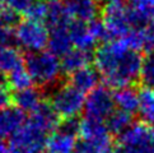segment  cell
I'll use <instances>...</instances> for the list:
<instances>
[{"mask_svg":"<svg viewBox=\"0 0 154 153\" xmlns=\"http://www.w3.org/2000/svg\"><path fill=\"white\" fill-rule=\"evenodd\" d=\"M143 56L133 50L124 40H115L103 43L94 54L97 73L108 87L124 88L130 87L140 78Z\"/></svg>","mask_w":154,"mask_h":153,"instance_id":"1","label":"cell"},{"mask_svg":"<svg viewBox=\"0 0 154 153\" xmlns=\"http://www.w3.org/2000/svg\"><path fill=\"white\" fill-rule=\"evenodd\" d=\"M24 67L33 83L42 88H48L57 83L61 75V63L51 51L31 52L24 59Z\"/></svg>","mask_w":154,"mask_h":153,"instance_id":"2","label":"cell"},{"mask_svg":"<svg viewBox=\"0 0 154 153\" xmlns=\"http://www.w3.org/2000/svg\"><path fill=\"white\" fill-rule=\"evenodd\" d=\"M102 23L104 26L106 38L111 41L121 40L135 30L131 10L128 5L120 2L107 3L102 10Z\"/></svg>","mask_w":154,"mask_h":153,"instance_id":"3","label":"cell"},{"mask_svg":"<svg viewBox=\"0 0 154 153\" xmlns=\"http://www.w3.org/2000/svg\"><path fill=\"white\" fill-rule=\"evenodd\" d=\"M113 153H154V126L144 121L134 123L119 135Z\"/></svg>","mask_w":154,"mask_h":153,"instance_id":"4","label":"cell"},{"mask_svg":"<svg viewBox=\"0 0 154 153\" xmlns=\"http://www.w3.org/2000/svg\"><path fill=\"white\" fill-rule=\"evenodd\" d=\"M50 134L28 119L9 139V153H41Z\"/></svg>","mask_w":154,"mask_h":153,"instance_id":"5","label":"cell"},{"mask_svg":"<svg viewBox=\"0 0 154 153\" xmlns=\"http://www.w3.org/2000/svg\"><path fill=\"white\" fill-rule=\"evenodd\" d=\"M50 101V106L57 115V117L69 120L75 119L84 110L85 97L84 93H82L80 91L68 83L55 89L51 95Z\"/></svg>","mask_w":154,"mask_h":153,"instance_id":"6","label":"cell"},{"mask_svg":"<svg viewBox=\"0 0 154 153\" xmlns=\"http://www.w3.org/2000/svg\"><path fill=\"white\" fill-rule=\"evenodd\" d=\"M14 38L18 45L31 52L42 51L48 45V30L45 23L26 18L17 23Z\"/></svg>","mask_w":154,"mask_h":153,"instance_id":"7","label":"cell"},{"mask_svg":"<svg viewBox=\"0 0 154 153\" xmlns=\"http://www.w3.org/2000/svg\"><path fill=\"white\" fill-rule=\"evenodd\" d=\"M69 31L73 46L84 51H91L98 41L102 38H106L102 19L100 20L98 18L91 22L71 20Z\"/></svg>","mask_w":154,"mask_h":153,"instance_id":"8","label":"cell"},{"mask_svg":"<svg viewBox=\"0 0 154 153\" xmlns=\"http://www.w3.org/2000/svg\"><path fill=\"white\" fill-rule=\"evenodd\" d=\"M115 106L116 105H115L112 92L106 86H98L92 92H89V95L85 98V119L106 124V120L115 111Z\"/></svg>","mask_w":154,"mask_h":153,"instance_id":"9","label":"cell"},{"mask_svg":"<svg viewBox=\"0 0 154 153\" xmlns=\"http://www.w3.org/2000/svg\"><path fill=\"white\" fill-rule=\"evenodd\" d=\"M79 133V121L76 119L63 120L59 130L47 138L46 149L48 153H75L76 134Z\"/></svg>","mask_w":154,"mask_h":153,"instance_id":"10","label":"cell"},{"mask_svg":"<svg viewBox=\"0 0 154 153\" xmlns=\"http://www.w3.org/2000/svg\"><path fill=\"white\" fill-rule=\"evenodd\" d=\"M26 115L15 106L0 108V138H10L24 125Z\"/></svg>","mask_w":154,"mask_h":153,"instance_id":"11","label":"cell"},{"mask_svg":"<svg viewBox=\"0 0 154 153\" xmlns=\"http://www.w3.org/2000/svg\"><path fill=\"white\" fill-rule=\"evenodd\" d=\"M69 26L70 23L47 28L48 30V47H50V51L55 54L56 56H64L73 47Z\"/></svg>","mask_w":154,"mask_h":153,"instance_id":"12","label":"cell"},{"mask_svg":"<svg viewBox=\"0 0 154 153\" xmlns=\"http://www.w3.org/2000/svg\"><path fill=\"white\" fill-rule=\"evenodd\" d=\"M65 5L71 20L91 22L97 19L100 13V4L97 0H69Z\"/></svg>","mask_w":154,"mask_h":153,"instance_id":"13","label":"cell"},{"mask_svg":"<svg viewBox=\"0 0 154 153\" xmlns=\"http://www.w3.org/2000/svg\"><path fill=\"white\" fill-rule=\"evenodd\" d=\"M135 28H143L154 20V0H126Z\"/></svg>","mask_w":154,"mask_h":153,"instance_id":"14","label":"cell"},{"mask_svg":"<svg viewBox=\"0 0 154 153\" xmlns=\"http://www.w3.org/2000/svg\"><path fill=\"white\" fill-rule=\"evenodd\" d=\"M13 103L15 105V107H18L24 114H32L37 108H40L45 102L42 101V92L31 87V88H27L24 91L15 92L13 95Z\"/></svg>","mask_w":154,"mask_h":153,"instance_id":"15","label":"cell"},{"mask_svg":"<svg viewBox=\"0 0 154 153\" xmlns=\"http://www.w3.org/2000/svg\"><path fill=\"white\" fill-rule=\"evenodd\" d=\"M22 68H24V58L18 48L13 46L0 48V74L9 76Z\"/></svg>","mask_w":154,"mask_h":153,"instance_id":"16","label":"cell"},{"mask_svg":"<svg viewBox=\"0 0 154 153\" xmlns=\"http://www.w3.org/2000/svg\"><path fill=\"white\" fill-rule=\"evenodd\" d=\"M98 79H100V75H98L97 70L87 67L73 74H70L69 83L74 88H76L82 93L85 95V93L92 92L96 87H98Z\"/></svg>","mask_w":154,"mask_h":153,"instance_id":"17","label":"cell"},{"mask_svg":"<svg viewBox=\"0 0 154 153\" xmlns=\"http://www.w3.org/2000/svg\"><path fill=\"white\" fill-rule=\"evenodd\" d=\"M91 54L89 51L79 50V48H71L69 52H66L61 59V69L64 73L73 74L78 70L89 67L91 63Z\"/></svg>","mask_w":154,"mask_h":153,"instance_id":"18","label":"cell"},{"mask_svg":"<svg viewBox=\"0 0 154 153\" xmlns=\"http://www.w3.org/2000/svg\"><path fill=\"white\" fill-rule=\"evenodd\" d=\"M113 100L119 110H122L130 115L135 114L139 108V92L133 87L119 88L113 93Z\"/></svg>","mask_w":154,"mask_h":153,"instance_id":"19","label":"cell"},{"mask_svg":"<svg viewBox=\"0 0 154 153\" xmlns=\"http://www.w3.org/2000/svg\"><path fill=\"white\" fill-rule=\"evenodd\" d=\"M143 121L154 125V89L144 87L139 91V108Z\"/></svg>","mask_w":154,"mask_h":153,"instance_id":"20","label":"cell"},{"mask_svg":"<svg viewBox=\"0 0 154 153\" xmlns=\"http://www.w3.org/2000/svg\"><path fill=\"white\" fill-rule=\"evenodd\" d=\"M112 142L111 136L102 139H80L76 143L75 153H111Z\"/></svg>","mask_w":154,"mask_h":153,"instance_id":"21","label":"cell"},{"mask_svg":"<svg viewBox=\"0 0 154 153\" xmlns=\"http://www.w3.org/2000/svg\"><path fill=\"white\" fill-rule=\"evenodd\" d=\"M131 120H133V115L122 110H119V108H115V111L106 120V126L109 133L121 135L133 125Z\"/></svg>","mask_w":154,"mask_h":153,"instance_id":"22","label":"cell"},{"mask_svg":"<svg viewBox=\"0 0 154 153\" xmlns=\"http://www.w3.org/2000/svg\"><path fill=\"white\" fill-rule=\"evenodd\" d=\"M32 83H33V80H32L29 73L27 72L26 67L19 69V70H17V72H14L13 74H10L9 76H7V84H8V87L10 89L15 91V92L31 88Z\"/></svg>","mask_w":154,"mask_h":153,"instance_id":"23","label":"cell"},{"mask_svg":"<svg viewBox=\"0 0 154 153\" xmlns=\"http://www.w3.org/2000/svg\"><path fill=\"white\" fill-rule=\"evenodd\" d=\"M140 79L145 87L154 89V50L149 51L148 55L143 59Z\"/></svg>","mask_w":154,"mask_h":153,"instance_id":"24","label":"cell"},{"mask_svg":"<svg viewBox=\"0 0 154 153\" xmlns=\"http://www.w3.org/2000/svg\"><path fill=\"white\" fill-rule=\"evenodd\" d=\"M15 41L14 38V30L12 26L0 23V48L10 46V43Z\"/></svg>","mask_w":154,"mask_h":153,"instance_id":"25","label":"cell"},{"mask_svg":"<svg viewBox=\"0 0 154 153\" xmlns=\"http://www.w3.org/2000/svg\"><path fill=\"white\" fill-rule=\"evenodd\" d=\"M10 102H13V96L10 95V88L7 83L0 82V108L10 106Z\"/></svg>","mask_w":154,"mask_h":153,"instance_id":"26","label":"cell"},{"mask_svg":"<svg viewBox=\"0 0 154 153\" xmlns=\"http://www.w3.org/2000/svg\"><path fill=\"white\" fill-rule=\"evenodd\" d=\"M0 153H9V148H8V145L5 144L3 140H0Z\"/></svg>","mask_w":154,"mask_h":153,"instance_id":"27","label":"cell"},{"mask_svg":"<svg viewBox=\"0 0 154 153\" xmlns=\"http://www.w3.org/2000/svg\"><path fill=\"white\" fill-rule=\"evenodd\" d=\"M104 2H107V3H113V2H120V0H104Z\"/></svg>","mask_w":154,"mask_h":153,"instance_id":"28","label":"cell"}]
</instances>
